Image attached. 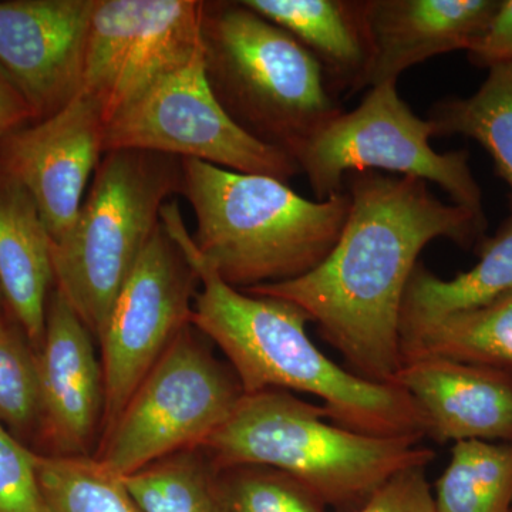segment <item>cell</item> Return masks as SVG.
<instances>
[{
	"mask_svg": "<svg viewBox=\"0 0 512 512\" xmlns=\"http://www.w3.org/2000/svg\"><path fill=\"white\" fill-rule=\"evenodd\" d=\"M345 181L349 217L322 264L291 281L244 292L299 306L350 372L396 386L403 366L400 312L421 251L439 238L471 247L487 220L440 201L420 178L362 171Z\"/></svg>",
	"mask_w": 512,
	"mask_h": 512,
	"instance_id": "obj_1",
	"label": "cell"
},
{
	"mask_svg": "<svg viewBox=\"0 0 512 512\" xmlns=\"http://www.w3.org/2000/svg\"><path fill=\"white\" fill-rule=\"evenodd\" d=\"M161 221L200 278L191 325L221 349L244 394H312L343 429L377 437L427 436L413 397L400 386L369 382L336 365L309 338L311 318L299 306L228 285L198 252L177 202L165 205Z\"/></svg>",
	"mask_w": 512,
	"mask_h": 512,
	"instance_id": "obj_2",
	"label": "cell"
},
{
	"mask_svg": "<svg viewBox=\"0 0 512 512\" xmlns=\"http://www.w3.org/2000/svg\"><path fill=\"white\" fill-rule=\"evenodd\" d=\"M181 194L197 218L195 247L239 291L308 274L335 248L350 195L312 201L268 175L183 160Z\"/></svg>",
	"mask_w": 512,
	"mask_h": 512,
	"instance_id": "obj_3",
	"label": "cell"
},
{
	"mask_svg": "<svg viewBox=\"0 0 512 512\" xmlns=\"http://www.w3.org/2000/svg\"><path fill=\"white\" fill-rule=\"evenodd\" d=\"M323 406L286 390L244 394L200 447L212 466H259L288 474L336 510L355 512L380 485L434 451L410 437H377L328 423Z\"/></svg>",
	"mask_w": 512,
	"mask_h": 512,
	"instance_id": "obj_4",
	"label": "cell"
},
{
	"mask_svg": "<svg viewBox=\"0 0 512 512\" xmlns=\"http://www.w3.org/2000/svg\"><path fill=\"white\" fill-rule=\"evenodd\" d=\"M201 42L212 93L245 133L266 146L295 157L345 111L315 56L242 2H204Z\"/></svg>",
	"mask_w": 512,
	"mask_h": 512,
	"instance_id": "obj_5",
	"label": "cell"
},
{
	"mask_svg": "<svg viewBox=\"0 0 512 512\" xmlns=\"http://www.w3.org/2000/svg\"><path fill=\"white\" fill-rule=\"evenodd\" d=\"M183 160L140 150L101 157L73 227L53 242L55 286L99 340L161 210L183 192Z\"/></svg>",
	"mask_w": 512,
	"mask_h": 512,
	"instance_id": "obj_6",
	"label": "cell"
},
{
	"mask_svg": "<svg viewBox=\"0 0 512 512\" xmlns=\"http://www.w3.org/2000/svg\"><path fill=\"white\" fill-rule=\"evenodd\" d=\"M192 325L151 369L93 458L123 478L188 448H200L244 396L231 367Z\"/></svg>",
	"mask_w": 512,
	"mask_h": 512,
	"instance_id": "obj_7",
	"label": "cell"
},
{
	"mask_svg": "<svg viewBox=\"0 0 512 512\" xmlns=\"http://www.w3.org/2000/svg\"><path fill=\"white\" fill-rule=\"evenodd\" d=\"M434 136V124L413 113L397 93V82H387L372 87L355 110L339 114L293 158L316 201L345 191L349 174L387 171L439 185L453 204L485 217L468 151L437 153L430 146Z\"/></svg>",
	"mask_w": 512,
	"mask_h": 512,
	"instance_id": "obj_8",
	"label": "cell"
},
{
	"mask_svg": "<svg viewBox=\"0 0 512 512\" xmlns=\"http://www.w3.org/2000/svg\"><path fill=\"white\" fill-rule=\"evenodd\" d=\"M103 150L190 158L284 183L301 174L293 157L249 136L222 109L205 76L202 52L117 111L104 128Z\"/></svg>",
	"mask_w": 512,
	"mask_h": 512,
	"instance_id": "obj_9",
	"label": "cell"
},
{
	"mask_svg": "<svg viewBox=\"0 0 512 512\" xmlns=\"http://www.w3.org/2000/svg\"><path fill=\"white\" fill-rule=\"evenodd\" d=\"M198 288L197 271L161 221L117 295L99 338L106 389L104 434L165 350L191 325Z\"/></svg>",
	"mask_w": 512,
	"mask_h": 512,
	"instance_id": "obj_10",
	"label": "cell"
},
{
	"mask_svg": "<svg viewBox=\"0 0 512 512\" xmlns=\"http://www.w3.org/2000/svg\"><path fill=\"white\" fill-rule=\"evenodd\" d=\"M200 0H94L82 89L106 123L202 52Z\"/></svg>",
	"mask_w": 512,
	"mask_h": 512,
	"instance_id": "obj_11",
	"label": "cell"
},
{
	"mask_svg": "<svg viewBox=\"0 0 512 512\" xmlns=\"http://www.w3.org/2000/svg\"><path fill=\"white\" fill-rule=\"evenodd\" d=\"M104 128L99 103L79 93L53 116L0 141V171L30 192L53 242L70 231L79 215L84 191L104 154Z\"/></svg>",
	"mask_w": 512,
	"mask_h": 512,
	"instance_id": "obj_12",
	"label": "cell"
},
{
	"mask_svg": "<svg viewBox=\"0 0 512 512\" xmlns=\"http://www.w3.org/2000/svg\"><path fill=\"white\" fill-rule=\"evenodd\" d=\"M93 8L94 0H0V67L36 121L80 93Z\"/></svg>",
	"mask_w": 512,
	"mask_h": 512,
	"instance_id": "obj_13",
	"label": "cell"
},
{
	"mask_svg": "<svg viewBox=\"0 0 512 512\" xmlns=\"http://www.w3.org/2000/svg\"><path fill=\"white\" fill-rule=\"evenodd\" d=\"M42 427L53 456L90 457L103 427L104 373L94 336L62 291L53 289L37 350Z\"/></svg>",
	"mask_w": 512,
	"mask_h": 512,
	"instance_id": "obj_14",
	"label": "cell"
},
{
	"mask_svg": "<svg viewBox=\"0 0 512 512\" xmlns=\"http://www.w3.org/2000/svg\"><path fill=\"white\" fill-rule=\"evenodd\" d=\"M420 407L427 436L448 441L512 443V373L443 357L403 362L396 377Z\"/></svg>",
	"mask_w": 512,
	"mask_h": 512,
	"instance_id": "obj_15",
	"label": "cell"
},
{
	"mask_svg": "<svg viewBox=\"0 0 512 512\" xmlns=\"http://www.w3.org/2000/svg\"><path fill=\"white\" fill-rule=\"evenodd\" d=\"M500 0H365L372 62L365 87L397 82L430 57L467 50Z\"/></svg>",
	"mask_w": 512,
	"mask_h": 512,
	"instance_id": "obj_16",
	"label": "cell"
},
{
	"mask_svg": "<svg viewBox=\"0 0 512 512\" xmlns=\"http://www.w3.org/2000/svg\"><path fill=\"white\" fill-rule=\"evenodd\" d=\"M52 248L53 239L30 192L0 171V291L10 316L37 350L55 289Z\"/></svg>",
	"mask_w": 512,
	"mask_h": 512,
	"instance_id": "obj_17",
	"label": "cell"
},
{
	"mask_svg": "<svg viewBox=\"0 0 512 512\" xmlns=\"http://www.w3.org/2000/svg\"><path fill=\"white\" fill-rule=\"evenodd\" d=\"M318 60L330 93L365 89L372 62L365 0H241Z\"/></svg>",
	"mask_w": 512,
	"mask_h": 512,
	"instance_id": "obj_18",
	"label": "cell"
},
{
	"mask_svg": "<svg viewBox=\"0 0 512 512\" xmlns=\"http://www.w3.org/2000/svg\"><path fill=\"white\" fill-rule=\"evenodd\" d=\"M512 293V215L493 238L485 239L480 261L453 279H441L419 264L407 284L400 312V340L433 323L471 311Z\"/></svg>",
	"mask_w": 512,
	"mask_h": 512,
	"instance_id": "obj_19",
	"label": "cell"
},
{
	"mask_svg": "<svg viewBox=\"0 0 512 512\" xmlns=\"http://www.w3.org/2000/svg\"><path fill=\"white\" fill-rule=\"evenodd\" d=\"M403 362L443 357L512 373V293L456 313L402 342Z\"/></svg>",
	"mask_w": 512,
	"mask_h": 512,
	"instance_id": "obj_20",
	"label": "cell"
},
{
	"mask_svg": "<svg viewBox=\"0 0 512 512\" xmlns=\"http://www.w3.org/2000/svg\"><path fill=\"white\" fill-rule=\"evenodd\" d=\"M429 120L436 136L470 137L488 151L510 187L512 204V63L490 69L473 96L439 101Z\"/></svg>",
	"mask_w": 512,
	"mask_h": 512,
	"instance_id": "obj_21",
	"label": "cell"
},
{
	"mask_svg": "<svg viewBox=\"0 0 512 512\" xmlns=\"http://www.w3.org/2000/svg\"><path fill=\"white\" fill-rule=\"evenodd\" d=\"M434 501L437 512H511L512 443H454Z\"/></svg>",
	"mask_w": 512,
	"mask_h": 512,
	"instance_id": "obj_22",
	"label": "cell"
},
{
	"mask_svg": "<svg viewBox=\"0 0 512 512\" xmlns=\"http://www.w3.org/2000/svg\"><path fill=\"white\" fill-rule=\"evenodd\" d=\"M121 480L141 512H224L217 468L201 448L180 451Z\"/></svg>",
	"mask_w": 512,
	"mask_h": 512,
	"instance_id": "obj_23",
	"label": "cell"
},
{
	"mask_svg": "<svg viewBox=\"0 0 512 512\" xmlns=\"http://www.w3.org/2000/svg\"><path fill=\"white\" fill-rule=\"evenodd\" d=\"M42 512H141L120 477L93 457L37 454Z\"/></svg>",
	"mask_w": 512,
	"mask_h": 512,
	"instance_id": "obj_24",
	"label": "cell"
},
{
	"mask_svg": "<svg viewBox=\"0 0 512 512\" xmlns=\"http://www.w3.org/2000/svg\"><path fill=\"white\" fill-rule=\"evenodd\" d=\"M18 323L0 312V423L18 436L42 424L37 352Z\"/></svg>",
	"mask_w": 512,
	"mask_h": 512,
	"instance_id": "obj_25",
	"label": "cell"
},
{
	"mask_svg": "<svg viewBox=\"0 0 512 512\" xmlns=\"http://www.w3.org/2000/svg\"><path fill=\"white\" fill-rule=\"evenodd\" d=\"M217 480L224 512H325L318 495L274 468H221Z\"/></svg>",
	"mask_w": 512,
	"mask_h": 512,
	"instance_id": "obj_26",
	"label": "cell"
},
{
	"mask_svg": "<svg viewBox=\"0 0 512 512\" xmlns=\"http://www.w3.org/2000/svg\"><path fill=\"white\" fill-rule=\"evenodd\" d=\"M0 512H42L37 454L0 423Z\"/></svg>",
	"mask_w": 512,
	"mask_h": 512,
	"instance_id": "obj_27",
	"label": "cell"
},
{
	"mask_svg": "<svg viewBox=\"0 0 512 512\" xmlns=\"http://www.w3.org/2000/svg\"><path fill=\"white\" fill-rule=\"evenodd\" d=\"M355 512H437L426 467L394 474Z\"/></svg>",
	"mask_w": 512,
	"mask_h": 512,
	"instance_id": "obj_28",
	"label": "cell"
},
{
	"mask_svg": "<svg viewBox=\"0 0 512 512\" xmlns=\"http://www.w3.org/2000/svg\"><path fill=\"white\" fill-rule=\"evenodd\" d=\"M471 63L485 69L512 63V0H500L490 22L467 50Z\"/></svg>",
	"mask_w": 512,
	"mask_h": 512,
	"instance_id": "obj_29",
	"label": "cell"
},
{
	"mask_svg": "<svg viewBox=\"0 0 512 512\" xmlns=\"http://www.w3.org/2000/svg\"><path fill=\"white\" fill-rule=\"evenodd\" d=\"M35 121L36 114L29 101L0 67V141L18 128Z\"/></svg>",
	"mask_w": 512,
	"mask_h": 512,
	"instance_id": "obj_30",
	"label": "cell"
},
{
	"mask_svg": "<svg viewBox=\"0 0 512 512\" xmlns=\"http://www.w3.org/2000/svg\"><path fill=\"white\" fill-rule=\"evenodd\" d=\"M3 296H2V291H0V312H2V305H3Z\"/></svg>",
	"mask_w": 512,
	"mask_h": 512,
	"instance_id": "obj_31",
	"label": "cell"
},
{
	"mask_svg": "<svg viewBox=\"0 0 512 512\" xmlns=\"http://www.w3.org/2000/svg\"><path fill=\"white\" fill-rule=\"evenodd\" d=\"M511 512H512V508H511Z\"/></svg>",
	"mask_w": 512,
	"mask_h": 512,
	"instance_id": "obj_32",
	"label": "cell"
}]
</instances>
